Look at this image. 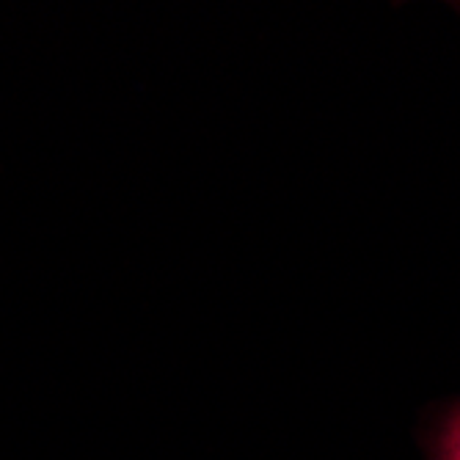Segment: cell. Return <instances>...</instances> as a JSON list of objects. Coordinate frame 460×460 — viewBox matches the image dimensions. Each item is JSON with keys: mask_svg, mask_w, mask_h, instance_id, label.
<instances>
[{"mask_svg": "<svg viewBox=\"0 0 460 460\" xmlns=\"http://www.w3.org/2000/svg\"><path fill=\"white\" fill-rule=\"evenodd\" d=\"M441 460H460V411L447 425V433L441 441Z\"/></svg>", "mask_w": 460, "mask_h": 460, "instance_id": "cell-1", "label": "cell"}]
</instances>
